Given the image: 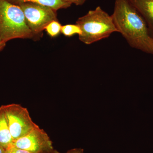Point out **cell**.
Returning <instances> with one entry per match:
<instances>
[{
  "instance_id": "1",
  "label": "cell",
  "mask_w": 153,
  "mask_h": 153,
  "mask_svg": "<svg viewBox=\"0 0 153 153\" xmlns=\"http://www.w3.org/2000/svg\"><path fill=\"white\" fill-rule=\"evenodd\" d=\"M111 16L118 32L132 48L153 55V37L144 19L128 0H115Z\"/></svg>"
},
{
  "instance_id": "2",
  "label": "cell",
  "mask_w": 153,
  "mask_h": 153,
  "mask_svg": "<svg viewBox=\"0 0 153 153\" xmlns=\"http://www.w3.org/2000/svg\"><path fill=\"white\" fill-rule=\"evenodd\" d=\"M82 33L79 39L86 45H90L108 38L111 34L118 33L111 16L100 6L77 19L76 22Z\"/></svg>"
},
{
  "instance_id": "3",
  "label": "cell",
  "mask_w": 153,
  "mask_h": 153,
  "mask_svg": "<svg viewBox=\"0 0 153 153\" xmlns=\"http://www.w3.org/2000/svg\"><path fill=\"white\" fill-rule=\"evenodd\" d=\"M21 7L0 0V38L7 43L16 38L30 39L34 37Z\"/></svg>"
},
{
  "instance_id": "4",
  "label": "cell",
  "mask_w": 153,
  "mask_h": 153,
  "mask_svg": "<svg viewBox=\"0 0 153 153\" xmlns=\"http://www.w3.org/2000/svg\"><path fill=\"white\" fill-rule=\"evenodd\" d=\"M2 106L13 141L26 135L38 126L32 120L26 108L15 103Z\"/></svg>"
},
{
  "instance_id": "5",
  "label": "cell",
  "mask_w": 153,
  "mask_h": 153,
  "mask_svg": "<svg viewBox=\"0 0 153 153\" xmlns=\"http://www.w3.org/2000/svg\"><path fill=\"white\" fill-rule=\"evenodd\" d=\"M27 25L34 36L40 34L50 22L57 20V11L49 7L31 2L19 4Z\"/></svg>"
},
{
  "instance_id": "6",
  "label": "cell",
  "mask_w": 153,
  "mask_h": 153,
  "mask_svg": "<svg viewBox=\"0 0 153 153\" xmlns=\"http://www.w3.org/2000/svg\"><path fill=\"white\" fill-rule=\"evenodd\" d=\"M13 145L31 153H42L54 149L48 134L38 126L26 135L14 140Z\"/></svg>"
},
{
  "instance_id": "7",
  "label": "cell",
  "mask_w": 153,
  "mask_h": 153,
  "mask_svg": "<svg viewBox=\"0 0 153 153\" xmlns=\"http://www.w3.org/2000/svg\"><path fill=\"white\" fill-rule=\"evenodd\" d=\"M146 23L150 32L153 33V0H128Z\"/></svg>"
},
{
  "instance_id": "8",
  "label": "cell",
  "mask_w": 153,
  "mask_h": 153,
  "mask_svg": "<svg viewBox=\"0 0 153 153\" xmlns=\"http://www.w3.org/2000/svg\"><path fill=\"white\" fill-rule=\"evenodd\" d=\"M13 140L6 119L2 105L0 107V146L4 149H7L13 144Z\"/></svg>"
},
{
  "instance_id": "9",
  "label": "cell",
  "mask_w": 153,
  "mask_h": 153,
  "mask_svg": "<svg viewBox=\"0 0 153 153\" xmlns=\"http://www.w3.org/2000/svg\"><path fill=\"white\" fill-rule=\"evenodd\" d=\"M9 2L14 4L25 2H31L46 6L57 11L60 9H66L71 7V5L63 1L62 0H7Z\"/></svg>"
},
{
  "instance_id": "10",
  "label": "cell",
  "mask_w": 153,
  "mask_h": 153,
  "mask_svg": "<svg viewBox=\"0 0 153 153\" xmlns=\"http://www.w3.org/2000/svg\"><path fill=\"white\" fill-rule=\"evenodd\" d=\"M82 33L78 25H67L62 26L61 33L66 37H71L75 35H80Z\"/></svg>"
},
{
  "instance_id": "11",
  "label": "cell",
  "mask_w": 153,
  "mask_h": 153,
  "mask_svg": "<svg viewBox=\"0 0 153 153\" xmlns=\"http://www.w3.org/2000/svg\"><path fill=\"white\" fill-rule=\"evenodd\" d=\"M62 26L57 20L52 21L47 25L45 30L50 37H56L61 33Z\"/></svg>"
},
{
  "instance_id": "12",
  "label": "cell",
  "mask_w": 153,
  "mask_h": 153,
  "mask_svg": "<svg viewBox=\"0 0 153 153\" xmlns=\"http://www.w3.org/2000/svg\"><path fill=\"white\" fill-rule=\"evenodd\" d=\"M4 153H31L25 150L19 149L13 146V144L5 149Z\"/></svg>"
},
{
  "instance_id": "13",
  "label": "cell",
  "mask_w": 153,
  "mask_h": 153,
  "mask_svg": "<svg viewBox=\"0 0 153 153\" xmlns=\"http://www.w3.org/2000/svg\"><path fill=\"white\" fill-rule=\"evenodd\" d=\"M63 1L70 4H74L76 6H81L88 0H62Z\"/></svg>"
},
{
  "instance_id": "14",
  "label": "cell",
  "mask_w": 153,
  "mask_h": 153,
  "mask_svg": "<svg viewBox=\"0 0 153 153\" xmlns=\"http://www.w3.org/2000/svg\"><path fill=\"white\" fill-rule=\"evenodd\" d=\"M83 152L84 151H83V149H81V148H76V149L69 150L65 153H83ZM54 153H61L58 152V151L55 150H54Z\"/></svg>"
},
{
  "instance_id": "15",
  "label": "cell",
  "mask_w": 153,
  "mask_h": 153,
  "mask_svg": "<svg viewBox=\"0 0 153 153\" xmlns=\"http://www.w3.org/2000/svg\"><path fill=\"white\" fill-rule=\"evenodd\" d=\"M6 45V42L0 38V51L4 49V48L5 47Z\"/></svg>"
},
{
  "instance_id": "16",
  "label": "cell",
  "mask_w": 153,
  "mask_h": 153,
  "mask_svg": "<svg viewBox=\"0 0 153 153\" xmlns=\"http://www.w3.org/2000/svg\"><path fill=\"white\" fill-rule=\"evenodd\" d=\"M5 151V149L0 146V153H4Z\"/></svg>"
},
{
  "instance_id": "17",
  "label": "cell",
  "mask_w": 153,
  "mask_h": 153,
  "mask_svg": "<svg viewBox=\"0 0 153 153\" xmlns=\"http://www.w3.org/2000/svg\"><path fill=\"white\" fill-rule=\"evenodd\" d=\"M42 153H54V149L52 150L49 151V152H44Z\"/></svg>"
}]
</instances>
